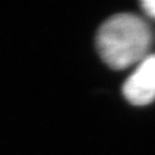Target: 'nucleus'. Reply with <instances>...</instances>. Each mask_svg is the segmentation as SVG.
Here are the masks:
<instances>
[{
  "label": "nucleus",
  "mask_w": 155,
  "mask_h": 155,
  "mask_svg": "<svg viewBox=\"0 0 155 155\" xmlns=\"http://www.w3.org/2000/svg\"><path fill=\"white\" fill-rule=\"evenodd\" d=\"M151 35L148 25L131 13L117 14L100 27L96 46L101 58L114 69H124L142 61Z\"/></svg>",
  "instance_id": "nucleus-1"
},
{
  "label": "nucleus",
  "mask_w": 155,
  "mask_h": 155,
  "mask_svg": "<svg viewBox=\"0 0 155 155\" xmlns=\"http://www.w3.org/2000/svg\"><path fill=\"white\" fill-rule=\"evenodd\" d=\"M142 8L149 16L155 19V0H147L142 2Z\"/></svg>",
  "instance_id": "nucleus-3"
},
{
  "label": "nucleus",
  "mask_w": 155,
  "mask_h": 155,
  "mask_svg": "<svg viewBox=\"0 0 155 155\" xmlns=\"http://www.w3.org/2000/svg\"><path fill=\"white\" fill-rule=\"evenodd\" d=\"M127 100L137 106L150 104L155 98V55L145 57L124 85Z\"/></svg>",
  "instance_id": "nucleus-2"
}]
</instances>
